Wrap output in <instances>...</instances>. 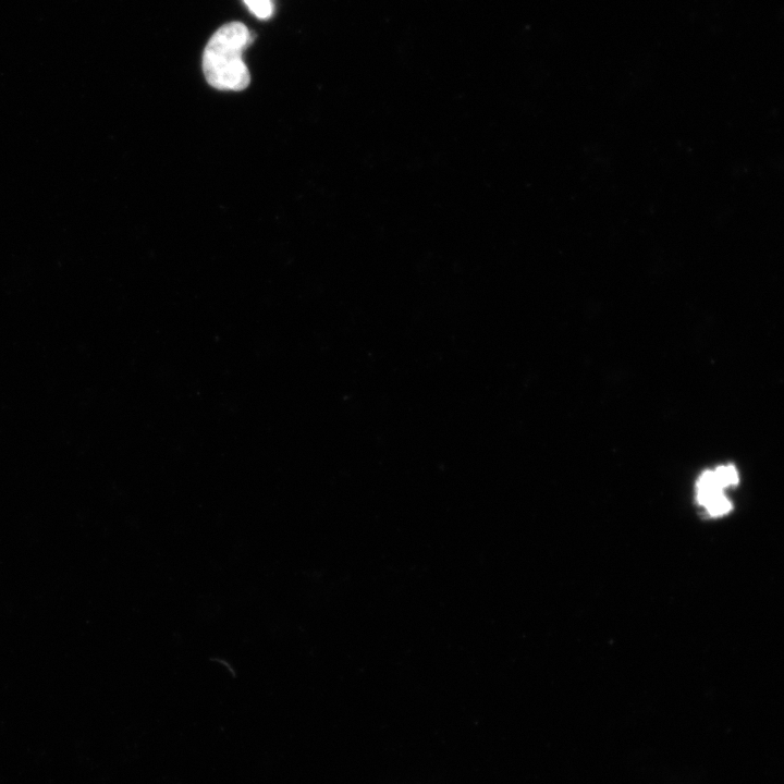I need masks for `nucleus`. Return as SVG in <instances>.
<instances>
[{"instance_id":"f257e3e1","label":"nucleus","mask_w":784,"mask_h":784,"mask_svg":"<svg viewBox=\"0 0 784 784\" xmlns=\"http://www.w3.org/2000/svg\"><path fill=\"white\" fill-rule=\"evenodd\" d=\"M252 41V34L241 22H231L218 28L208 40L203 53L206 81L220 90H243L250 74L243 52Z\"/></svg>"},{"instance_id":"f03ea898","label":"nucleus","mask_w":784,"mask_h":784,"mask_svg":"<svg viewBox=\"0 0 784 784\" xmlns=\"http://www.w3.org/2000/svg\"><path fill=\"white\" fill-rule=\"evenodd\" d=\"M703 506L711 516H721L732 510V503L723 492L711 498Z\"/></svg>"},{"instance_id":"7ed1b4c3","label":"nucleus","mask_w":784,"mask_h":784,"mask_svg":"<svg viewBox=\"0 0 784 784\" xmlns=\"http://www.w3.org/2000/svg\"><path fill=\"white\" fill-rule=\"evenodd\" d=\"M713 473L722 489L735 486L738 482V474L733 465L719 466Z\"/></svg>"},{"instance_id":"20e7f679","label":"nucleus","mask_w":784,"mask_h":784,"mask_svg":"<svg viewBox=\"0 0 784 784\" xmlns=\"http://www.w3.org/2000/svg\"><path fill=\"white\" fill-rule=\"evenodd\" d=\"M249 11L258 19L266 20L272 15L271 0H243Z\"/></svg>"}]
</instances>
